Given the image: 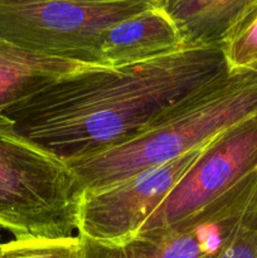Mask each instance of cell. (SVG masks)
Listing matches in <instances>:
<instances>
[{
    "instance_id": "obj_1",
    "label": "cell",
    "mask_w": 257,
    "mask_h": 258,
    "mask_svg": "<svg viewBox=\"0 0 257 258\" xmlns=\"http://www.w3.org/2000/svg\"><path fill=\"white\" fill-rule=\"evenodd\" d=\"M223 48L184 49L121 67L86 66L3 111L63 160L130 140L227 70Z\"/></svg>"
},
{
    "instance_id": "obj_2",
    "label": "cell",
    "mask_w": 257,
    "mask_h": 258,
    "mask_svg": "<svg viewBox=\"0 0 257 258\" xmlns=\"http://www.w3.org/2000/svg\"><path fill=\"white\" fill-rule=\"evenodd\" d=\"M254 113L257 72L227 68L130 140L66 161L82 191L97 189L203 148Z\"/></svg>"
},
{
    "instance_id": "obj_3",
    "label": "cell",
    "mask_w": 257,
    "mask_h": 258,
    "mask_svg": "<svg viewBox=\"0 0 257 258\" xmlns=\"http://www.w3.org/2000/svg\"><path fill=\"white\" fill-rule=\"evenodd\" d=\"M81 194L67 161L0 112V228L14 239L76 236Z\"/></svg>"
},
{
    "instance_id": "obj_4",
    "label": "cell",
    "mask_w": 257,
    "mask_h": 258,
    "mask_svg": "<svg viewBox=\"0 0 257 258\" xmlns=\"http://www.w3.org/2000/svg\"><path fill=\"white\" fill-rule=\"evenodd\" d=\"M155 5V0H0V39L90 66L103 30Z\"/></svg>"
},
{
    "instance_id": "obj_5",
    "label": "cell",
    "mask_w": 257,
    "mask_h": 258,
    "mask_svg": "<svg viewBox=\"0 0 257 258\" xmlns=\"http://www.w3.org/2000/svg\"><path fill=\"white\" fill-rule=\"evenodd\" d=\"M256 207L257 170L178 223L141 231L118 244L81 237V258H216Z\"/></svg>"
},
{
    "instance_id": "obj_6",
    "label": "cell",
    "mask_w": 257,
    "mask_h": 258,
    "mask_svg": "<svg viewBox=\"0 0 257 258\" xmlns=\"http://www.w3.org/2000/svg\"><path fill=\"white\" fill-rule=\"evenodd\" d=\"M203 148L108 185L83 190L78 236L105 244L122 243L135 236L188 173Z\"/></svg>"
},
{
    "instance_id": "obj_7",
    "label": "cell",
    "mask_w": 257,
    "mask_h": 258,
    "mask_svg": "<svg viewBox=\"0 0 257 258\" xmlns=\"http://www.w3.org/2000/svg\"><path fill=\"white\" fill-rule=\"evenodd\" d=\"M257 170V113L218 134L140 231L189 218ZM138 232V233H139Z\"/></svg>"
},
{
    "instance_id": "obj_8",
    "label": "cell",
    "mask_w": 257,
    "mask_h": 258,
    "mask_svg": "<svg viewBox=\"0 0 257 258\" xmlns=\"http://www.w3.org/2000/svg\"><path fill=\"white\" fill-rule=\"evenodd\" d=\"M180 50L183 42L175 24L155 5L103 30L96 38L88 64L121 67Z\"/></svg>"
},
{
    "instance_id": "obj_9",
    "label": "cell",
    "mask_w": 257,
    "mask_h": 258,
    "mask_svg": "<svg viewBox=\"0 0 257 258\" xmlns=\"http://www.w3.org/2000/svg\"><path fill=\"white\" fill-rule=\"evenodd\" d=\"M173 20L183 49L223 48L224 42L256 0H155Z\"/></svg>"
},
{
    "instance_id": "obj_10",
    "label": "cell",
    "mask_w": 257,
    "mask_h": 258,
    "mask_svg": "<svg viewBox=\"0 0 257 258\" xmlns=\"http://www.w3.org/2000/svg\"><path fill=\"white\" fill-rule=\"evenodd\" d=\"M83 67L86 64L38 54L0 39V112Z\"/></svg>"
},
{
    "instance_id": "obj_11",
    "label": "cell",
    "mask_w": 257,
    "mask_h": 258,
    "mask_svg": "<svg viewBox=\"0 0 257 258\" xmlns=\"http://www.w3.org/2000/svg\"><path fill=\"white\" fill-rule=\"evenodd\" d=\"M223 53L229 70H251L257 63V0L228 35Z\"/></svg>"
},
{
    "instance_id": "obj_12",
    "label": "cell",
    "mask_w": 257,
    "mask_h": 258,
    "mask_svg": "<svg viewBox=\"0 0 257 258\" xmlns=\"http://www.w3.org/2000/svg\"><path fill=\"white\" fill-rule=\"evenodd\" d=\"M82 239L78 234L68 238H22L3 243L0 258H81Z\"/></svg>"
},
{
    "instance_id": "obj_13",
    "label": "cell",
    "mask_w": 257,
    "mask_h": 258,
    "mask_svg": "<svg viewBox=\"0 0 257 258\" xmlns=\"http://www.w3.org/2000/svg\"><path fill=\"white\" fill-rule=\"evenodd\" d=\"M216 258H257V207Z\"/></svg>"
},
{
    "instance_id": "obj_14",
    "label": "cell",
    "mask_w": 257,
    "mask_h": 258,
    "mask_svg": "<svg viewBox=\"0 0 257 258\" xmlns=\"http://www.w3.org/2000/svg\"><path fill=\"white\" fill-rule=\"evenodd\" d=\"M251 70L256 71V72H257V63H256V64H254V66H253V67H252V68H251Z\"/></svg>"
},
{
    "instance_id": "obj_15",
    "label": "cell",
    "mask_w": 257,
    "mask_h": 258,
    "mask_svg": "<svg viewBox=\"0 0 257 258\" xmlns=\"http://www.w3.org/2000/svg\"><path fill=\"white\" fill-rule=\"evenodd\" d=\"M2 249H3V243H0V254H2Z\"/></svg>"
}]
</instances>
